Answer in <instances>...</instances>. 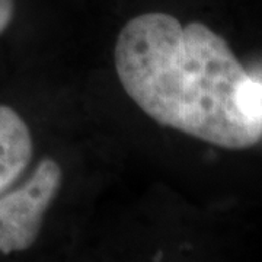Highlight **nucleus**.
Returning <instances> with one entry per match:
<instances>
[{
  "label": "nucleus",
  "mask_w": 262,
  "mask_h": 262,
  "mask_svg": "<svg viewBox=\"0 0 262 262\" xmlns=\"http://www.w3.org/2000/svg\"><path fill=\"white\" fill-rule=\"evenodd\" d=\"M114 61L124 91L160 125L223 149L261 140L262 83L206 24L141 13L118 34Z\"/></svg>",
  "instance_id": "1"
},
{
  "label": "nucleus",
  "mask_w": 262,
  "mask_h": 262,
  "mask_svg": "<svg viewBox=\"0 0 262 262\" xmlns=\"http://www.w3.org/2000/svg\"><path fill=\"white\" fill-rule=\"evenodd\" d=\"M61 181L60 165L44 158L24 187L0 198V253L25 251L34 245Z\"/></svg>",
  "instance_id": "2"
},
{
  "label": "nucleus",
  "mask_w": 262,
  "mask_h": 262,
  "mask_svg": "<svg viewBox=\"0 0 262 262\" xmlns=\"http://www.w3.org/2000/svg\"><path fill=\"white\" fill-rule=\"evenodd\" d=\"M32 151L28 125L15 110L0 105V195L28 166Z\"/></svg>",
  "instance_id": "3"
},
{
  "label": "nucleus",
  "mask_w": 262,
  "mask_h": 262,
  "mask_svg": "<svg viewBox=\"0 0 262 262\" xmlns=\"http://www.w3.org/2000/svg\"><path fill=\"white\" fill-rule=\"evenodd\" d=\"M15 15V0H0V34L9 27Z\"/></svg>",
  "instance_id": "4"
}]
</instances>
